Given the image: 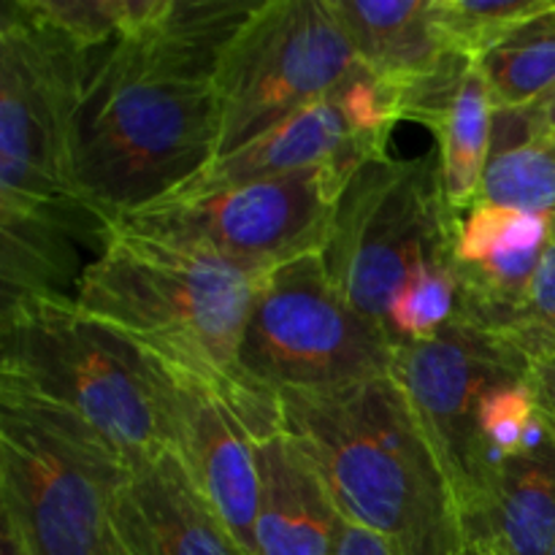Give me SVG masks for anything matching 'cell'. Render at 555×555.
I'll list each match as a JSON object with an SVG mask.
<instances>
[{
	"label": "cell",
	"instance_id": "6",
	"mask_svg": "<svg viewBox=\"0 0 555 555\" xmlns=\"http://www.w3.org/2000/svg\"><path fill=\"white\" fill-rule=\"evenodd\" d=\"M459 222L439 152L374 157L341 190L320 255L347 304L385 325L390 301L415 271L453 269Z\"/></svg>",
	"mask_w": 555,
	"mask_h": 555
},
{
	"label": "cell",
	"instance_id": "25",
	"mask_svg": "<svg viewBox=\"0 0 555 555\" xmlns=\"http://www.w3.org/2000/svg\"><path fill=\"white\" fill-rule=\"evenodd\" d=\"M496 339L513 347L526 361L555 350V215L551 242H547L540 269L531 280L529 296L513 323Z\"/></svg>",
	"mask_w": 555,
	"mask_h": 555
},
{
	"label": "cell",
	"instance_id": "33",
	"mask_svg": "<svg viewBox=\"0 0 555 555\" xmlns=\"http://www.w3.org/2000/svg\"><path fill=\"white\" fill-rule=\"evenodd\" d=\"M553 215H555V211H553Z\"/></svg>",
	"mask_w": 555,
	"mask_h": 555
},
{
	"label": "cell",
	"instance_id": "22",
	"mask_svg": "<svg viewBox=\"0 0 555 555\" xmlns=\"http://www.w3.org/2000/svg\"><path fill=\"white\" fill-rule=\"evenodd\" d=\"M434 9L450 47L477 60L526 22L555 14V0H434Z\"/></svg>",
	"mask_w": 555,
	"mask_h": 555
},
{
	"label": "cell",
	"instance_id": "2",
	"mask_svg": "<svg viewBox=\"0 0 555 555\" xmlns=\"http://www.w3.org/2000/svg\"><path fill=\"white\" fill-rule=\"evenodd\" d=\"M81 47L25 0L0 11V307L76 296L108 225L74 173Z\"/></svg>",
	"mask_w": 555,
	"mask_h": 555
},
{
	"label": "cell",
	"instance_id": "14",
	"mask_svg": "<svg viewBox=\"0 0 555 555\" xmlns=\"http://www.w3.org/2000/svg\"><path fill=\"white\" fill-rule=\"evenodd\" d=\"M388 141L358 117L341 85L334 95L301 108L242 150L215 157L184 184L225 188L312 168H334L350 182L363 163L388 155Z\"/></svg>",
	"mask_w": 555,
	"mask_h": 555
},
{
	"label": "cell",
	"instance_id": "13",
	"mask_svg": "<svg viewBox=\"0 0 555 555\" xmlns=\"http://www.w3.org/2000/svg\"><path fill=\"white\" fill-rule=\"evenodd\" d=\"M551 231L553 215L472 206L461 217L453 247V274L459 280L455 320L491 336L502 334L529 296Z\"/></svg>",
	"mask_w": 555,
	"mask_h": 555
},
{
	"label": "cell",
	"instance_id": "23",
	"mask_svg": "<svg viewBox=\"0 0 555 555\" xmlns=\"http://www.w3.org/2000/svg\"><path fill=\"white\" fill-rule=\"evenodd\" d=\"M459 314V280L453 269L426 266L415 271L390 301L385 328L396 341H431Z\"/></svg>",
	"mask_w": 555,
	"mask_h": 555
},
{
	"label": "cell",
	"instance_id": "19",
	"mask_svg": "<svg viewBox=\"0 0 555 555\" xmlns=\"http://www.w3.org/2000/svg\"><path fill=\"white\" fill-rule=\"evenodd\" d=\"M434 133L439 139L444 193L455 215L464 217L477 204L493 144V103L477 60Z\"/></svg>",
	"mask_w": 555,
	"mask_h": 555
},
{
	"label": "cell",
	"instance_id": "16",
	"mask_svg": "<svg viewBox=\"0 0 555 555\" xmlns=\"http://www.w3.org/2000/svg\"><path fill=\"white\" fill-rule=\"evenodd\" d=\"M255 555H336L341 515L307 455L285 431L258 444Z\"/></svg>",
	"mask_w": 555,
	"mask_h": 555
},
{
	"label": "cell",
	"instance_id": "17",
	"mask_svg": "<svg viewBox=\"0 0 555 555\" xmlns=\"http://www.w3.org/2000/svg\"><path fill=\"white\" fill-rule=\"evenodd\" d=\"M464 545L482 555H553L555 437L499 466L486 509L464 526Z\"/></svg>",
	"mask_w": 555,
	"mask_h": 555
},
{
	"label": "cell",
	"instance_id": "31",
	"mask_svg": "<svg viewBox=\"0 0 555 555\" xmlns=\"http://www.w3.org/2000/svg\"><path fill=\"white\" fill-rule=\"evenodd\" d=\"M553 555H555V547H553Z\"/></svg>",
	"mask_w": 555,
	"mask_h": 555
},
{
	"label": "cell",
	"instance_id": "7",
	"mask_svg": "<svg viewBox=\"0 0 555 555\" xmlns=\"http://www.w3.org/2000/svg\"><path fill=\"white\" fill-rule=\"evenodd\" d=\"M399 341L347 304L323 255L266 271L242 336L244 374L271 393H323L388 377Z\"/></svg>",
	"mask_w": 555,
	"mask_h": 555
},
{
	"label": "cell",
	"instance_id": "10",
	"mask_svg": "<svg viewBox=\"0 0 555 555\" xmlns=\"http://www.w3.org/2000/svg\"><path fill=\"white\" fill-rule=\"evenodd\" d=\"M122 475L103 450L0 406V509L25 555H125L114 526Z\"/></svg>",
	"mask_w": 555,
	"mask_h": 555
},
{
	"label": "cell",
	"instance_id": "1",
	"mask_svg": "<svg viewBox=\"0 0 555 555\" xmlns=\"http://www.w3.org/2000/svg\"><path fill=\"white\" fill-rule=\"evenodd\" d=\"M260 0H166L144 30L81 49L74 173L112 225L217 157L215 68Z\"/></svg>",
	"mask_w": 555,
	"mask_h": 555
},
{
	"label": "cell",
	"instance_id": "30",
	"mask_svg": "<svg viewBox=\"0 0 555 555\" xmlns=\"http://www.w3.org/2000/svg\"><path fill=\"white\" fill-rule=\"evenodd\" d=\"M455 555H482V553H480V551H475V547H466V545H464V551L455 553Z\"/></svg>",
	"mask_w": 555,
	"mask_h": 555
},
{
	"label": "cell",
	"instance_id": "28",
	"mask_svg": "<svg viewBox=\"0 0 555 555\" xmlns=\"http://www.w3.org/2000/svg\"><path fill=\"white\" fill-rule=\"evenodd\" d=\"M537 119H540V128L545 135H555V95L551 101H545L542 106L534 108Z\"/></svg>",
	"mask_w": 555,
	"mask_h": 555
},
{
	"label": "cell",
	"instance_id": "29",
	"mask_svg": "<svg viewBox=\"0 0 555 555\" xmlns=\"http://www.w3.org/2000/svg\"><path fill=\"white\" fill-rule=\"evenodd\" d=\"M0 555H25L22 553L20 542H16L14 531L3 524V531H0Z\"/></svg>",
	"mask_w": 555,
	"mask_h": 555
},
{
	"label": "cell",
	"instance_id": "5",
	"mask_svg": "<svg viewBox=\"0 0 555 555\" xmlns=\"http://www.w3.org/2000/svg\"><path fill=\"white\" fill-rule=\"evenodd\" d=\"M0 406L133 461L166 450L146 358L68 296L0 307Z\"/></svg>",
	"mask_w": 555,
	"mask_h": 555
},
{
	"label": "cell",
	"instance_id": "18",
	"mask_svg": "<svg viewBox=\"0 0 555 555\" xmlns=\"http://www.w3.org/2000/svg\"><path fill=\"white\" fill-rule=\"evenodd\" d=\"M361 63L399 87L455 52L437 22L434 0H331Z\"/></svg>",
	"mask_w": 555,
	"mask_h": 555
},
{
	"label": "cell",
	"instance_id": "15",
	"mask_svg": "<svg viewBox=\"0 0 555 555\" xmlns=\"http://www.w3.org/2000/svg\"><path fill=\"white\" fill-rule=\"evenodd\" d=\"M114 526L125 555H247L168 448L125 469Z\"/></svg>",
	"mask_w": 555,
	"mask_h": 555
},
{
	"label": "cell",
	"instance_id": "9",
	"mask_svg": "<svg viewBox=\"0 0 555 555\" xmlns=\"http://www.w3.org/2000/svg\"><path fill=\"white\" fill-rule=\"evenodd\" d=\"M345 188L347 179L334 168L225 188L182 184L119 217L112 228L266 274L287 260L323 249Z\"/></svg>",
	"mask_w": 555,
	"mask_h": 555
},
{
	"label": "cell",
	"instance_id": "4",
	"mask_svg": "<svg viewBox=\"0 0 555 555\" xmlns=\"http://www.w3.org/2000/svg\"><path fill=\"white\" fill-rule=\"evenodd\" d=\"M285 434L323 480L341 520L393 555L464 551L442 464L393 377L323 393H280Z\"/></svg>",
	"mask_w": 555,
	"mask_h": 555
},
{
	"label": "cell",
	"instance_id": "20",
	"mask_svg": "<svg viewBox=\"0 0 555 555\" xmlns=\"http://www.w3.org/2000/svg\"><path fill=\"white\" fill-rule=\"evenodd\" d=\"M493 112H526L555 95V14L540 16L477 57Z\"/></svg>",
	"mask_w": 555,
	"mask_h": 555
},
{
	"label": "cell",
	"instance_id": "21",
	"mask_svg": "<svg viewBox=\"0 0 555 555\" xmlns=\"http://www.w3.org/2000/svg\"><path fill=\"white\" fill-rule=\"evenodd\" d=\"M477 204L553 215L555 211V141L537 135L524 144L493 150L482 173Z\"/></svg>",
	"mask_w": 555,
	"mask_h": 555
},
{
	"label": "cell",
	"instance_id": "3",
	"mask_svg": "<svg viewBox=\"0 0 555 555\" xmlns=\"http://www.w3.org/2000/svg\"><path fill=\"white\" fill-rule=\"evenodd\" d=\"M260 280L228 260L112 228L74 301L139 352L211 390L260 444L285 431L280 396L238 361Z\"/></svg>",
	"mask_w": 555,
	"mask_h": 555
},
{
	"label": "cell",
	"instance_id": "27",
	"mask_svg": "<svg viewBox=\"0 0 555 555\" xmlns=\"http://www.w3.org/2000/svg\"><path fill=\"white\" fill-rule=\"evenodd\" d=\"M336 555H393L383 540L372 531L341 520L339 540H336Z\"/></svg>",
	"mask_w": 555,
	"mask_h": 555
},
{
	"label": "cell",
	"instance_id": "11",
	"mask_svg": "<svg viewBox=\"0 0 555 555\" xmlns=\"http://www.w3.org/2000/svg\"><path fill=\"white\" fill-rule=\"evenodd\" d=\"M529 361L486 331L453 323L431 341H399L390 377L399 383L431 442L459 504L461 529L486 509L493 491L480 439V404L509 379H526Z\"/></svg>",
	"mask_w": 555,
	"mask_h": 555
},
{
	"label": "cell",
	"instance_id": "8",
	"mask_svg": "<svg viewBox=\"0 0 555 555\" xmlns=\"http://www.w3.org/2000/svg\"><path fill=\"white\" fill-rule=\"evenodd\" d=\"M358 68L331 0H260L217 60V157L334 95Z\"/></svg>",
	"mask_w": 555,
	"mask_h": 555
},
{
	"label": "cell",
	"instance_id": "32",
	"mask_svg": "<svg viewBox=\"0 0 555 555\" xmlns=\"http://www.w3.org/2000/svg\"><path fill=\"white\" fill-rule=\"evenodd\" d=\"M553 141H555V135H553Z\"/></svg>",
	"mask_w": 555,
	"mask_h": 555
},
{
	"label": "cell",
	"instance_id": "12",
	"mask_svg": "<svg viewBox=\"0 0 555 555\" xmlns=\"http://www.w3.org/2000/svg\"><path fill=\"white\" fill-rule=\"evenodd\" d=\"M144 358L155 383L168 450L242 551L255 555L260 507L258 444L211 390L155 358Z\"/></svg>",
	"mask_w": 555,
	"mask_h": 555
},
{
	"label": "cell",
	"instance_id": "26",
	"mask_svg": "<svg viewBox=\"0 0 555 555\" xmlns=\"http://www.w3.org/2000/svg\"><path fill=\"white\" fill-rule=\"evenodd\" d=\"M526 379H529L531 393H534L537 412L555 437V350L531 358Z\"/></svg>",
	"mask_w": 555,
	"mask_h": 555
},
{
	"label": "cell",
	"instance_id": "24",
	"mask_svg": "<svg viewBox=\"0 0 555 555\" xmlns=\"http://www.w3.org/2000/svg\"><path fill=\"white\" fill-rule=\"evenodd\" d=\"M534 421L537 404L529 379H509L488 390L480 404V439L493 477L504 461L524 453Z\"/></svg>",
	"mask_w": 555,
	"mask_h": 555
}]
</instances>
